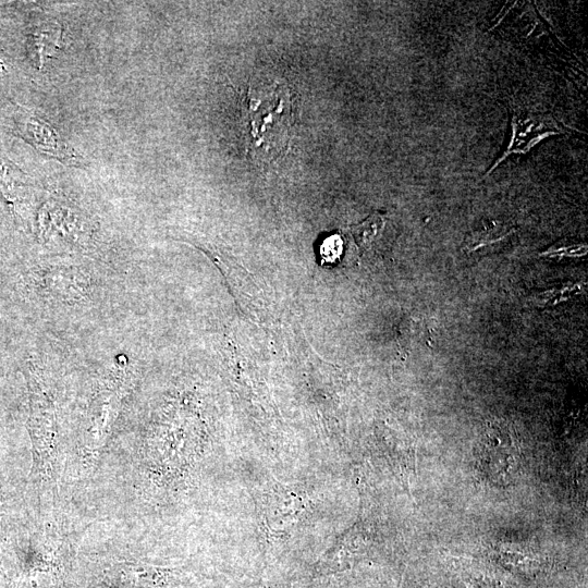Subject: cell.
<instances>
[{
	"label": "cell",
	"instance_id": "cell-1",
	"mask_svg": "<svg viewBox=\"0 0 588 588\" xmlns=\"http://www.w3.org/2000/svg\"><path fill=\"white\" fill-rule=\"evenodd\" d=\"M245 121L248 150L257 158H274L286 146L293 123V101L284 84L249 88Z\"/></svg>",
	"mask_w": 588,
	"mask_h": 588
},
{
	"label": "cell",
	"instance_id": "cell-2",
	"mask_svg": "<svg viewBox=\"0 0 588 588\" xmlns=\"http://www.w3.org/2000/svg\"><path fill=\"white\" fill-rule=\"evenodd\" d=\"M511 137L501 156L487 170L494 171L512 155H525L549 136L564 134L567 127L553 115L513 107L511 109Z\"/></svg>",
	"mask_w": 588,
	"mask_h": 588
},
{
	"label": "cell",
	"instance_id": "cell-3",
	"mask_svg": "<svg viewBox=\"0 0 588 588\" xmlns=\"http://www.w3.org/2000/svg\"><path fill=\"white\" fill-rule=\"evenodd\" d=\"M262 512L271 531L286 532L302 519L304 503L295 493L277 485L265 493Z\"/></svg>",
	"mask_w": 588,
	"mask_h": 588
},
{
	"label": "cell",
	"instance_id": "cell-4",
	"mask_svg": "<svg viewBox=\"0 0 588 588\" xmlns=\"http://www.w3.org/2000/svg\"><path fill=\"white\" fill-rule=\"evenodd\" d=\"M479 460L487 476L501 482H507L514 476L518 464L515 445L507 437L494 431L485 436Z\"/></svg>",
	"mask_w": 588,
	"mask_h": 588
},
{
	"label": "cell",
	"instance_id": "cell-5",
	"mask_svg": "<svg viewBox=\"0 0 588 588\" xmlns=\"http://www.w3.org/2000/svg\"><path fill=\"white\" fill-rule=\"evenodd\" d=\"M584 289L585 283L583 282L566 283L561 286L532 293L529 298L532 305L537 307H550L581 294Z\"/></svg>",
	"mask_w": 588,
	"mask_h": 588
},
{
	"label": "cell",
	"instance_id": "cell-6",
	"mask_svg": "<svg viewBox=\"0 0 588 588\" xmlns=\"http://www.w3.org/2000/svg\"><path fill=\"white\" fill-rule=\"evenodd\" d=\"M384 223V215L376 211L359 224L351 226L350 232L358 247L367 248L383 229Z\"/></svg>",
	"mask_w": 588,
	"mask_h": 588
},
{
	"label": "cell",
	"instance_id": "cell-7",
	"mask_svg": "<svg viewBox=\"0 0 588 588\" xmlns=\"http://www.w3.org/2000/svg\"><path fill=\"white\" fill-rule=\"evenodd\" d=\"M512 232L513 230L498 226L477 231L469 235V237L466 240L465 249L473 253L481 248L492 246L505 240Z\"/></svg>",
	"mask_w": 588,
	"mask_h": 588
},
{
	"label": "cell",
	"instance_id": "cell-8",
	"mask_svg": "<svg viewBox=\"0 0 588 588\" xmlns=\"http://www.w3.org/2000/svg\"><path fill=\"white\" fill-rule=\"evenodd\" d=\"M588 252L586 242L575 240H559L546 250L541 252L539 256L548 258H580Z\"/></svg>",
	"mask_w": 588,
	"mask_h": 588
}]
</instances>
